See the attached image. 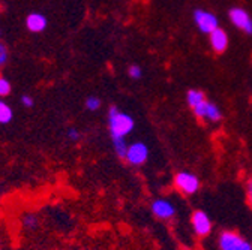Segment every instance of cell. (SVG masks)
<instances>
[{"mask_svg": "<svg viewBox=\"0 0 252 250\" xmlns=\"http://www.w3.org/2000/svg\"><path fill=\"white\" fill-rule=\"evenodd\" d=\"M246 196H248V204L252 208V177L248 178L246 181Z\"/></svg>", "mask_w": 252, "mask_h": 250, "instance_id": "20", "label": "cell"}, {"mask_svg": "<svg viewBox=\"0 0 252 250\" xmlns=\"http://www.w3.org/2000/svg\"><path fill=\"white\" fill-rule=\"evenodd\" d=\"M128 75L132 78V80H140L143 77V69L138 66V65H131L128 68Z\"/></svg>", "mask_w": 252, "mask_h": 250, "instance_id": "18", "label": "cell"}, {"mask_svg": "<svg viewBox=\"0 0 252 250\" xmlns=\"http://www.w3.org/2000/svg\"><path fill=\"white\" fill-rule=\"evenodd\" d=\"M11 90H12L11 83L5 77H0V98L8 96L9 93H11Z\"/></svg>", "mask_w": 252, "mask_h": 250, "instance_id": "17", "label": "cell"}, {"mask_svg": "<svg viewBox=\"0 0 252 250\" xmlns=\"http://www.w3.org/2000/svg\"><path fill=\"white\" fill-rule=\"evenodd\" d=\"M209 38H210V45L215 53H224L228 48L230 39H228V35L224 28L218 27L215 32H212L209 35Z\"/></svg>", "mask_w": 252, "mask_h": 250, "instance_id": "9", "label": "cell"}, {"mask_svg": "<svg viewBox=\"0 0 252 250\" xmlns=\"http://www.w3.org/2000/svg\"><path fill=\"white\" fill-rule=\"evenodd\" d=\"M204 118L212 121V123H218L222 120V111L220 108L212 102H207V107H206V114H204Z\"/></svg>", "mask_w": 252, "mask_h": 250, "instance_id": "12", "label": "cell"}, {"mask_svg": "<svg viewBox=\"0 0 252 250\" xmlns=\"http://www.w3.org/2000/svg\"><path fill=\"white\" fill-rule=\"evenodd\" d=\"M191 225L198 237H207L212 232V221L206 211L197 210L191 216Z\"/></svg>", "mask_w": 252, "mask_h": 250, "instance_id": "7", "label": "cell"}, {"mask_svg": "<svg viewBox=\"0 0 252 250\" xmlns=\"http://www.w3.org/2000/svg\"><path fill=\"white\" fill-rule=\"evenodd\" d=\"M86 108L89 111H98L101 108V99L96 96H89L86 99Z\"/></svg>", "mask_w": 252, "mask_h": 250, "instance_id": "16", "label": "cell"}, {"mask_svg": "<svg viewBox=\"0 0 252 250\" xmlns=\"http://www.w3.org/2000/svg\"><path fill=\"white\" fill-rule=\"evenodd\" d=\"M68 138L72 141H78L80 139V132L77 129H69L68 131Z\"/></svg>", "mask_w": 252, "mask_h": 250, "instance_id": "23", "label": "cell"}, {"mask_svg": "<svg viewBox=\"0 0 252 250\" xmlns=\"http://www.w3.org/2000/svg\"><path fill=\"white\" fill-rule=\"evenodd\" d=\"M231 24L246 35H252V17L243 8H231L228 12Z\"/></svg>", "mask_w": 252, "mask_h": 250, "instance_id": "6", "label": "cell"}, {"mask_svg": "<svg viewBox=\"0 0 252 250\" xmlns=\"http://www.w3.org/2000/svg\"><path fill=\"white\" fill-rule=\"evenodd\" d=\"M113 141V147H114V151L119 158L125 159L126 156V151H128V144H126V138H111Z\"/></svg>", "mask_w": 252, "mask_h": 250, "instance_id": "14", "label": "cell"}, {"mask_svg": "<svg viewBox=\"0 0 252 250\" xmlns=\"http://www.w3.org/2000/svg\"><path fill=\"white\" fill-rule=\"evenodd\" d=\"M8 60V50L5 48L3 44H0V68H2Z\"/></svg>", "mask_w": 252, "mask_h": 250, "instance_id": "21", "label": "cell"}, {"mask_svg": "<svg viewBox=\"0 0 252 250\" xmlns=\"http://www.w3.org/2000/svg\"><path fill=\"white\" fill-rule=\"evenodd\" d=\"M14 117V111L12 108L5 102L0 99V124H8Z\"/></svg>", "mask_w": 252, "mask_h": 250, "instance_id": "13", "label": "cell"}, {"mask_svg": "<svg viewBox=\"0 0 252 250\" xmlns=\"http://www.w3.org/2000/svg\"><path fill=\"white\" fill-rule=\"evenodd\" d=\"M204 101H206V95L201 90H198V88H191L186 93V102H188V105H189V108H191V110L194 107L200 105Z\"/></svg>", "mask_w": 252, "mask_h": 250, "instance_id": "11", "label": "cell"}, {"mask_svg": "<svg viewBox=\"0 0 252 250\" xmlns=\"http://www.w3.org/2000/svg\"><path fill=\"white\" fill-rule=\"evenodd\" d=\"M125 159L132 167L144 165L147 162V159H149V147H147V144H144L141 141H135V142L129 144Z\"/></svg>", "mask_w": 252, "mask_h": 250, "instance_id": "5", "label": "cell"}, {"mask_svg": "<svg viewBox=\"0 0 252 250\" xmlns=\"http://www.w3.org/2000/svg\"><path fill=\"white\" fill-rule=\"evenodd\" d=\"M48 21L47 17L39 14V12H32L26 17V27L30 30L32 33H41L47 28Z\"/></svg>", "mask_w": 252, "mask_h": 250, "instance_id": "10", "label": "cell"}, {"mask_svg": "<svg viewBox=\"0 0 252 250\" xmlns=\"http://www.w3.org/2000/svg\"><path fill=\"white\" fill-rule=\"evenodd\" d=\"M152 213L158 217V219H164V221H168V219L174 217L176 214V207L171 201L164 199V198H158L152 202Z\"/></svg>", "mask_w": 252, "mask_h": 250, "instance_id": "8", "label": "cell"}, {"mask_svg": "<svg viewBox=\"0 0 252 250\" xmlns=\"http://www.w3.org/2000/svg\"><path fill=\"white\" fill-rule=\"evenodd\" d=\"M194 23L197 28L204 35H210L212 32L219 27V20L215 14L206 11V9H195L194 12Z\"/></svg>", "mask_w": 252, "mask_h": 250, "instance_id": "4", "label": "cell"}, {"mask_svg": "<svg viewBox=\"0 0 252 250\" xmlns=\"http://www.w3.org/2000/svg\"><path fill=\"white\" fill-rule=\"evenodd\" d=\"M207 102H209V101L206 99L204 102H201L200 105H197V107H194V108H192V112H194V115H195V117H198V118H204Z\"/></svg>", "mask_w": 252, "mask_h": 250, "instance_id": "19", "label": "cell"}, {"mask_svg": "<svg viewBox=\"0 0 252 250\" xmlns=\"http://www.w3.org/2000/svg\"><path fill=\"white\" fill-rule=\"evenodd\" d=\"M218 246L219 250H252V244L236 231L220 232Z\"/></svg>", "mask_w": 252, "mask_h": 250, "instance_id": "2", "label": "cell"}, {"mask_svg": "<svg viewBox=\"0 0 252 250\" xmlns=\"http://www.w3.org/2000/svg\"><path fill=\"white\" fill-rule=\"evenodd\" d=\"M174 184L177 189L185 194V195H194L200 189V180L195 174L188 172V171H180L174 177Z\"/></svg>", "mask_w": 252, "mask_h": 250, "instance_id": "3", "label": "cell"}, {"mask_svg": "<svg viewBox=\"0 0 252 250\" xmlns=\"http://www.w3.org/2000/svg\"><path fill=\"white\" fill-rule=\"evenodd\" d=\"M21 104L26 107V108H32L35 105V101H33V98H32L30 95H24L23 98H21Z\"/></svg>", "mask_w": 252, "mask_h": 250, "instance_id": "22", "label": "cell"}, {"mask_svg": "<svg viewBox=\"0 0 252 250\" xmlns=\"http://www.w3.org/2000/svg\"><path fill=\"white\" fill-rule=\"evenodd\" d=\"M135 128L134 118L120 111L117 107H111L108 110V131L111 138H126Z\"/></svg>", "mask_w": 252, "mask_h": 250, "instance_id": "1", "label": "cell"}, {"mask_svg": "<svg viewBox=\"0 0 252 250\" xmlns=\"http://www.w3.org/2000/svg\"><path fill=\"white\" fill-rule=\"evenodd\" d=\"M23 225L27 229H36L38 228V217L35 214H26L23 217Z\"/></svg>", "mask_w": 252, "mask_h": 250, "instance_id": "15", "label": "cell"}]
</instances>
